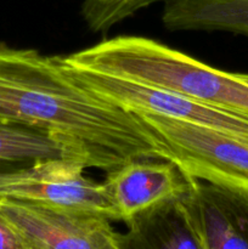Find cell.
Listing matches in <instances>:
<instances>
[{
  "instance_id": "obj_1",
  "label": "cell",
  "mask_w": 248,
  "mask_h": 249,
  "mask_svg": "<svg viewBox=\"0 0 248 249\" xmlns=\"http://www.w3.org/2000/svg\"><path fill=\"white\" fill-rule=\"evenodd\" d=\"M0 122L48 131L70 158L104 172L134 158L168 151L139 114L85 89L63 68L61 55L0 43Z\"/></svg>"
},
{
  "instance_id": "obj_2",
  "label": "cell",
  "mask_w": 248,
  "mask_h": 249,
  "mask_svg": "<svg viewBox=\"0 0 248 249\" xmlns=\"http://www.w3.org/2000/svg\"><path fill=\"white\" fill-rule=\"evenodd\" d=\"M71 65L177 92L248 117V83L155 39L119 36L63 56Z\"/></svg>"
},
{
  "instance_id": "obj_3",
  "label": "cell",
  "mask_w": 248,
  "mask_h": 249,
  "mask_svg": "<svg viewBox=\"0 0 248 249\" xmlns=\"http://www.w3.org/2000/svg\"><path fill=\"white\" fill-rule=\"evenodd\" d=\"M139 114V113H136ZM189 177L248 191V140L157 114H139Z\"/></svg>"
},
{
  "instance_id": "obj_4",
  "label": "cell",
  "mask_w": 248,
  "mask_h": 249,
  "mask_svg": "<svg viewBox=\"0 0 248 249\" xmlns=\"http://www.w3.org/2000/svg\"><path fill=\"white\" fill-rule=\"evenodd\" d=\"M61 63L78 84L133 113L157 114L248 140V117L203 104L169 90L78 67L66 62L63 56H61Z\"/></svg>"
},
{
  "instance_id": "obj_5",
  "label": "cell",
  "mask_w": 248,
  "mask_h": 249,
  "mask_svg": "<svg viewBox=\"0 0 248 249\" xmlns=\"http://www.w3.org/2000/svg\"><path fill=\"white\" fill-rule=\"evenodd\" d=\"M0 215L26 249H119L121 232L106 215L73 207L0 197Z\"/></svg>"
},
{
  "instance_id": "obj_6",
  "label": "cell",
  "mask_w": 248,
  "mask_h": 249,
  "mask_svg": "<svg viewBox=\"0 0 248 249\" xmlns=\"http://www.w3.org/2000/svg\"><path fill=\"white\" fill-rule=\"evenodd\" d=\"M85 169L71 158H49L0 173V197L85 209L117 221L102 182L88 178Z\"/></svg>"
},
{
  "instance_id": "obj_7",
  "label": "cell",
  "mask_w": 248,
  "mask_h": 249,
  "mask_svg": "<svg viewBox=\"0 0 248 249\" xmlns=\"http://www.w3.org/2000/svg\"><path fill=\"white\" fill-rule=\"evenodd\" d=\"M202 249H248V191L195 180L180 196Z\"/></svg>"
},
{
  "instance_id": "obj_8",
  "label": "cell",
  "mask_w": 248,
  "mask_h": 249,
  "mask_svg": "<svg viewBox=\"0 0 248 249\" xmlns=\"http://www.w3.org/2000/svg\"><path fill=\"white\" fill-rule=\"evenodd\" d=\"M196 179L164 158H134L106 172L102 181L117 221L125 223L159 202L177 198Z\"/></svg>"
},
{
  "instance_id": "obj_9",
  "label": "cell",
  "mask_w": 248,
  "mask_h": 249,
  "mask_svg": "<svg viewBox=\"0 0 248 249\" xmlns=\"http://www.w3.org/2000/svg\"><path fill=\"white\" fill-rule=\"evenodd\" d=\"M119 249H202L180 197L159 202L124 223Z\"/></svg>"
},
{
  "instance_id": "obj_10",
  "label": "cell",
  "mask_w": 248,
  "mask_h": 249,
  "mask_svg": "<svg viewBox=\"0 0 248 249\" xmlns=\"http://www.w3.org/2000/svg\"><path fill=\"white\" fill-rule=\"evenodd\" d=\"M169 31H220L248 36V0H169L162 12Z\"/></svg>"
},
{
  "instance_id": "obj_11",
  "label": "cell",
  "mask_w": 248,
  "mask_h": 249,
  "mask_svg": "<svg viewBox=\"0 0 248 249\" xmlns=\"http://www.w3.org/2000/svg\"><path fill=\"white\" fill-rule=\"evenodd\" d=\"M49 158H70L68 151L55 136L35 126L0 122V173Z\"/></svg>"
},
{
  "instance_id": "obj_12",
  "label": "cell",
  "mask_w": 248,
  "mask_h": 249,
  "mask_svg": "<svg viewBox=\"0 0 248 249\" xmlns=\"http://www.w3.org/2000/svg\"><path fill=\"white\" fill-rule=\"evenodd\" d=\"M167 1L169 0H84L80 12L92 32L106 33L139 10L156 2L165 4Z\"/></svg>"
},
{
  "instance_id": "obj_13",
  "label": "cell",
  "mask_w": 248,
  "mask_h": 249,
  "mask_svg": "<svg viewBox=\"0 0 248 249\" xmlns=\"http://www.w3.org/2000/svg\"><path fill=\"white\" fill-rule=\"evenodd\" d=\"M0 249H26L16 231L0 215Z\"/></svg>"
},
{
  "instance_id": "obj_14",
  "label": "cell",
  "mask_w": 248,
  "mask_h": 249,
  "mask_svg": "<svg viewBox=\"0 0 248 249\" xmlns=\"http://www.w3.org/2000/svg\"><path fill=\"white\" fill-rule=\"evenodd\" d=\"M238 75H240V77L242 78L246 83H248V74H246V73H238Z\"/></svg>"
}]
</instances>
